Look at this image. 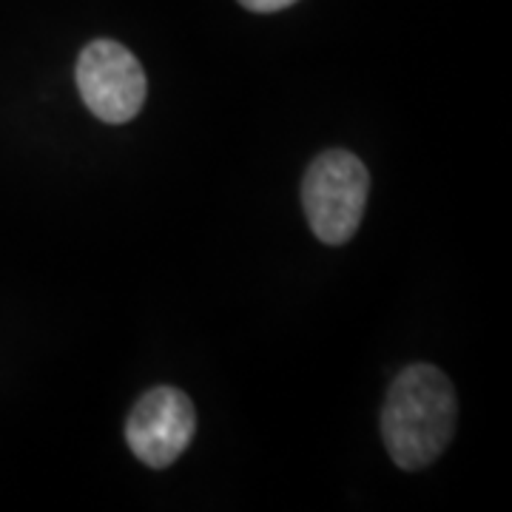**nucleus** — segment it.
<instances>
[{"instance_id":"nucleus-5","label":"nucleus","mask_w":512,"mask_h":512,"mask_svg":"<svg viewBox=\"0 0 512 512\" xmlns=\"http://www.w3.org/2000/svg\"><path fill=\"white\" fill-rule=\"evenodd\" d=\"M245 9L259 12V15H268V12H279V9H288L296 0H239Z\"/></svg>"},{"instance_id":"nucleus-3","label":"nucleus","mask_w":512,"mask_h":512,"mask_svg":"<svg viewBox=\"0 0 512 512\" xmlns=\"http://www.w3.org/2000/svg\"><path fill=\"white\" fill-rule=\"evenodd\" d=\"M74 80L86 109L97 120L120 126L134 120L146 103V72L140 60L117 40H92L77 57Z\"/></svg>"},{"instance_id":"nucleus-2","label":"nucleus","mask_w":512,"mask_h":512,"mask_svg":"<svg viewBox=\"0 0 512 512\" xmlns=\"http://www.w3.org/2000/svg\"><path fill=\"white\" fill-rule=\"evenodd\" d=\"M370 194L365 163L345 148L319 154L302 180V208L308 225L325 245H345L362 225Z\"/></svg>"},{"instance_id":"nucleus-4","label":"nucleus","mask_w":512,"mask_h":512,"mask_svg":"<svg viewBox=\"0 0 512 512\" xmlns=\"http://www.w3.org/2000/svg\"><path fill=\"white\" fill-rule=\"evenodd\" d=\"M197 430L194 402L177 387H151L128 413L126 441L146 467L165 470L183 456Z\"/></svg>"},{"instance_id":"nucleus-1","label":"nucleus","mask_w":512,"mask_h":512,"mask_svg":"<svg viewBox=\"0 0 512 512\" xmlns=\"http://www.w3.org/2000/svg\"><path fill=\"white\" fill-rule=\"evenodd\" d=\"M456 419V390L439 367H404L382 407L387 456L410 473L430 467L453 441Z\"/></svg>"}]
</instances>
